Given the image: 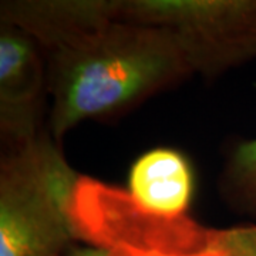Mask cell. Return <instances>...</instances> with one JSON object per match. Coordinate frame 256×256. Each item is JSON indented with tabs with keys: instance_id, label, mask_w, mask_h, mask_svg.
Listing matches in <instances>:
<instances>
[{
	"instance_id": "cell-1",
	"label": "cell",
	"mask_w": 256,
	"mask_h": 256,
	"mask_svg": "<svg viewBox=\"0 0 256 256\" xmlns=\"http://www.w3.org/2000/svg\"><path fill=\"white\" fill-rule=\"evenodd\" d=\"M44 56L47 130L57 142L82 121L118 114L192 74L166 30L118 20Z\"/></svg>"
},
{
	"instance_id": "cell-2",
	"label": "cell",
	"mask_w": 256,
	"mask_h": 256,
	"mask_svg": "<svg viewBox=\"0 0 256 256\" xmlns=\"http://www.w3.org/2000/svg\"><path fill=\"white\" fill-rule=\"evenodd\" d=\"M82 175L48 130L0 161V256H64L78 232L73 208Z\"/></svg>"
},
{
	"instance_id": "cell-3",
	"label": "cell",
	"mask_w": 256,
	"mask_h": 256,
	"mask_svg": "<svg viewBox=\"0 0 256 256\" xmlns=\"http://www.w3.org/2000/svg\"><path fill=\"white\" fill-rule=\"evenodd\" d=\"M118 22L166 30L192 74L214 78L256 60V0H117Z\"/></svg>"
},
{
	"instance_id": "cell-4",
	"label": "cell",
	"mask_w": 256,
	"mask_h": 256,
	"mask_svg": "<svg viewBox=\"0 0 256 256\" xmlns=\"http://www.w3.org/2000/svg\"><path fill=\"white\" fill-rule=\"evenodd\" d=\"M48 97L43 48L23 30L0 23V140L16 150L44 132Z\"/></svg>"
},
{
	"instance_id": "cell-5",
	"label": "cell",
	"mask_w": 256,
	"mask_h": 256,
	"mask_svg": "<svg viewBox=\"0 0 256 256\" xmlns=\"http://www.w3.org/2000/svg\"><path fill=\"white\" fill-rule=\"evenodd\" d=\"M117 20V0H3L0 3V23L28 33L44 54L74 46Z\"/></svg>"
},
{
	"instance_id": "cell-6",
	"label": "cell",
	"mask_w": 256,
	"mask_h": 256,
	"mask_svg": "<svg viewBox=\"0 0 256 256\" xmlns=\"http://www.w3.org/2000/svg\"><path fill=\"white\" fill-rule=\"evenodd\" d=\"M128 188L141 210L165 220H182L192 196L191 166L175 150H151L131 166Z\"/></svg>"
},
{
	"instance_id": "cell-7",
	"label": "cell",
	"mask_w": 256,
	"mask_h": 256,
	"mask_svg": "<svg viewBox=\"0 0 256 256\" xmlns=\"http://www.w3.org/2000/svg\"><path fill=\"white\" fill-rule=\"evenodd\" d=\"M220 194L235 212L256 214V138L239 144L220 175Z\"/></svg>"
},
{
	"instance_id": "cell-8",
	"label": "cell",
	"mask_w": 256,
	"mask_h": 256,
	"mask_svg": "<svg viewBox=\"0 0 256 256\" xmlns=\"http://www.w3.org/2000/svg\"><path fill=\"white\" fill-rule=\"evenodd\" d=\"M224 256H256V225L220 230Z\"/></svg>"
},
{
	"instance_id": "cell-9",
	"label": "cell",
	"mask_w": 256,
	"mask_h": 256,
	"mask_svg": "<svg viewBox=\"0 0 256 256\" xmlns=\"http://www.w3.org/2000/svg\"><path fill=\"white\" fill-rule=\"evenodd\" d=\"M64 256H114L110 252L101 248L92 246V245H74Z\"/></svg>"
}]
</instances>
